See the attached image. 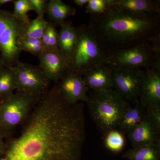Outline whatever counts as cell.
Segmentation results:
<instances>
[{
    "label": "cell",
    "mask_w": 160,
    "mask_h": 160,
    "mask_svg": "<svg viewBox=\"0 0 160 160\" xmlns=\"http://www.w3.org/2000/svg\"><path fill=\"white\" fill-rule=\"evenodd\" d=\"M84 105H69L58 82L40 97L18 137L6 143L7 160H81L86 138Z\"/></svg>",
    "instance_id": "cell-1"
},
{
    "label": "cell",
    "mask_w": 160,
    "mask_h": 160,
    "mask_svg": "<svg viewBox=\"0 0 160 160\" xmlns=\"http://www.w3.org/2000/svg\"><path fill=\"white\" fill-rule=\"evenodd\" d=\"M88 26L106 58L119 50L151 42L160 33V14L136 13L111 6L102 14L90 15Z\"/></svg>",
    "instance_id": "cell-2"
},
{
    "label": "cell",
    "mask_w": 160,
    "mask_h": 160,
    "mask_svg": "<svg viewBox=\"0 0 160 160\" xmlns=\"http://www.w3.org/2000/svg\"><path fill=\"white\" fill-rule=\"evenodd\" d=\"M86 103L92 119L103 135L117 128L124 111L130 106L113 89L92 91Z\"/></svg>",
    "instance_id": "cell-3"
},
{
    "label": "cell",
    "mask_w": 160,
    "mask_h": 160,
    "mask_svg": "<svg viewBox=\"0 0 160 160\" xmlns=\"http://www.w3.org/2000/svg\"><path fill=\"white\" fill-rule=\"evenodd\" d=\"M105 64L111 68L145 69L160 66V34L151 42L122 49L109 55Z\"/></svg>",
    "instance_id": "cell-4"
},
{
    "label": "cell",
    "mask_w": 160,
    "mask_h": 160,
    "mask_svg": "<svg viewBox=\"0 0 160 160\" xmlns=\"http://www.w3.org/2000/svg\"><path fill=\"white\" fill-rule=\"evenodd\" d=\"M77 28V42L70 58V71L83 76L92 67L105 64L106 56L88 25L82 24Z\"/></svg>",
    "instance_id": "cell-5"
},
{
    "label": "cell",
    "mask_w": 160,
    "mask_h": 160,
    "mask_svg": "<svg viewBox=\"0 0 160 160\" xmlns=\"http://www.w3.org/2000/svg\"><path fill=\"white\" fill-rule=\"evenodd\" d=\"M27 24L0 8V53L4 67L11 68L20 62L22 51L18 43Z\"/></svg>",
    "instance_id": "cell-6"
},
{
    "label": "cell",
    "mask_w": 160,
    "mask_h": 160,
    "mask_svg": "<svg viewBox=\"0 0 160 160\" xmlns=\"http://www.w3.org/2000/svg\"><path fill=\"white\" fill-rule=\"evenodd\" d=\"M41 96L17 92L10 97L0 102V135L3 138L8 137L16 127L22 124Z\"/></svg>",
    "instance_id": "cell-7"
},
{
    "label": "cell",
    "mask_w": 160,
    "mask_h": 160,
    "mask_svg": "<svg viewBox=\"0 0 160 160\" xmlns=\"http://www.w3.org/2000/svg\"><path fill=\"white\" fill-rule=\"evenodd\" d=\"M12 68L15 75L17 92L41 96L48 90L50 82L39 67L19 62Z\"/></svg>",
    "instance_id": "cell-8"
},
{
    "label": "cell",
    "mask_w": 160,
    "mask_h": 160,
    "mask_svg": "<svg viewBox=\"0 0 160 160\" xmlns=\"http://www.w3.org/2000/svg\"><path fill=\"white\" fill-rule=\"evenodd\" d=\"M111 68L113 89L129 105H133L138 102L144 69Z\"/></svg>",
    "instance_id": "cell-9"
},
{
    "label": "cell",
    "mask_w": 160,
    "mask_h": 160,
    "mask_svg": "<svg viewBox=\"0 0 160 160\" xmlns=\"http://www.w3.org/2000/svg\"><path fill=\"white\" fill-rule=\"evenodd\" d=\"M38 57L39 67L49 82H59L70 71V59L60 50L44 51Z\"/></svg>",
    "instance_id": "cell-10"
},
{
    "label": "cell",
    "mask_w": 160,
    "mask_h": 160,
    "mask_svg": "<svg viewBox=\"0 0 160 160\" xmlns=\"http://www.w3.org/2000/svg\"><path fill=\"white\" fill-rule=\"evenodd\" d=\"M139 102L146 109L160 107V66L144 70Z\"/></svg>",
    "instance_id": "cell-11"
},
{
    "label": "cell",
    "mask_w": 160,
    "mask_h": 160,
    "mask_svg": "<svg viewBox=\"0 0 160 160\" xmlns=\"http://www.w3.org/2000/svg\"><path fill=\"white\" fill-rule=\"evenodd\" d=\"M58 83L63 98L69 105L88 102L89 89L84 82L82 76L70 71Z\"/></svg>",
    "instance_id": "cell-12"
},
{
    "label": "cell",
    "mask_w": 160,
    "mask_h": 160,
    "mask_svg": "<svg viewBox=\"0 0 160 160\" xmlns=\"http://www.w3.org/2000/svg\"><path fill=\"white\" fill-rule=\"evenodd\" d=\"M85 84L92 91L113 89L112 71L106 64L92 67L83 76Z\"/></svg>",
    "instance_id": "cell-13"
},
{
    "label": "cell",
    "mask_w": 160,
    "mask_h": 160,
    "mask_svg": "<svg viewBox=\"0 0 160 160\" xmlns=\"http://www.w3.org/2000/svg\"><path fill=\"white\" fill-rule=\"evenodd\" d=\"M160 130L147 116L127 136L132 148L153 143H160Z\"/></svg>",
    "instance_id": "cell-14"
},
{
    "label": "cell",
    "mask_w": 160,
    "mask_h": 160,
    "mask_svg": "<svg viewBox=\"0 0 160 160\" xmlns=\"http://www.w3.org/2000/svg\"><path fill=\"white\" fill-rule=\"evenodd\" d=\"M111 6L136 13L160 14L159 0H112Z\"/></svg>",
    "instance_id": "cell-15"
},
{
    "label": "cell",
    "mask_w": 160,
    "mask_h": 160,
    "mask_svg": "<svg viewBox=\"0 0 160 160\" xmlns=\"http://www.w3.org/2000/svg\"><path fill=\"white\" fill-rule=\"evenodd\" d=\"M146 116V109L139 102L130 105L124 111L117 128L123 134H128Z\"/></svg>",
    "instance_id": "cell-16"
},
{
    "label": "cell",
    "mask_w": 160,
    "mask_h": 160,
    "mask_svg": "<svg viewBox=\"0 0 160 160\" xmlns=\"http://www.w3.org/2000/svg\"><path fill=\"white\" fill-rule=\"evenodd\" d=\"M58 32V47L62 53L69 59L73 53L78 39L77 28L70 21H66L60 26Z\"/></svg>",
    "instance_id": "cell-17"
},
{
    "label": "cell",
    "mask_w": 160,
    "mask_h": 160,
    "mask_svg": "<svg viewBox=\"0 0 160 160\" xmlns=\"http://www.w3.org/2000/svg\"><path fill=\"white\" fill-rule=\"evenodd\" d=\"M46 13L55 26H61L67 18L75 15L76 9L61 0H50L47 2Z\"/></svg>",
    "instance_id": "cell-18"
},
{
    "label": "cell",
    "mask_w": 160,
    "mask_h": 160,
    "mask_svg": "<svg viewBox=\"0 0 160 160\" xmlns=\"http://www.w3.org/2000/svg\"><path fill=\"white\" fill-rule=\"evenodd\" d=\"M122 157L128 160H160V143L134 147L126 151Z\"/></svg>",
    "instance_id": "cell-19"
},
{
    "label": "cell",
    "mask_w": 160,
    "mask_h": 160,
    "mask_svg": "<svg viewBox=\"0 0 160 160\" xmlns=\"http://www.w3.org/2000/svg\"><path fill=\"white\" fill-rule=\"evenodd\" d=\"M16 89L14 72L12 67H5L0 72V102L10 97Z\"/></svg>",
    "instance_id": "cell-20"
},
{
    "label": "cell",
    "mask_w": 160,
    "mask_h": 160,
    "mask_svg": "<svg viewBox=\"0 0 160 160\" xmlns=\"http://www.w3.org/2000/svg\"><path fill=\"white\" fill-rule=\"evenodd\" d=\"M49 24V22L46 21L44 18L38 17L30 20L26 25L21 38L41 40Z\"/></svg>",
    "instance_id": "cell-21"
},
{
    "label": "cell",
    "mask_w": 160,
    "mask_h": 160,
    "mask_svg": "<svg viewBox=\"0 0 160 160\" xmlns=\"http://www.w3.org/2000/svg\"><path fill=\"white\" fill-rule=\"evenodd\" d=\"M105 147L109 150L118 152L124 148L126 142L124 134L117 129L110 130L104 135Z\"/></svg>",
    "instance_id": "cell-22"
},
{
    "label": "cell",
    "mask_w": 160,
    "mask_h": 160,
    "mask_svg": "<svg viewBox=\"0 0 160 160\" xmlns=\"http://www.w3.org/2000/svg\"><path fill=\"white\" fill-rule=\"evenodd\" d=\"M44 51L59 50L58 47V32L55 26L49 22V25L41 39Z\"/></svg>",
    "instance_id": "cell-23"
},
{
    "label": "cell",
    "mask_w": 160,
    "mask_h": 160,
    "mask_svg": "<svg viewBox=\"0 0 160 160\" xmlns=\"http://www.w3.org/2000/svg\"><path fill=\"white\" fill-rule=\"evenodd\" d=\"M18 46L22 51H25L34 56L39 55L44 51L41 40L28 38H21Z\"/></svg>",
    "instance_id": "cell-24"
},
{
    "label": "cell",
    "mask_w": 160,
    "mask_h": 160,
    "mask_svg": "<svg viewBox=\"0 0 160 160\" xmlns=\"http://www.w3.org/2000/svg\"><path fill=\"white\" fill-rule=\"evenodd\" d=\"M112 0H89L86 6V13L97 15L105 13L111 6Z\"/></svg>",
    "instance_id": "cell-25"
},
{
    "label": "cell",
    "mask_w": 160,
    "mask_h": 160,
    "mask_svg": "<svg viewBox=\"0 0 160 160\" xmlns=\"http://www.w3.org/2000/svg\"><path fill=\"white\" fill-rule=\"evenodd\" d=\"M13 3L14 11L12 13L25 22L29 23L30 20L27 13L33 10L29 0H16Z\"/></svg>",
    "instance_id": "cell-26"
},
{
    "label": "cell",
    "mask_w": 160,
    "mask_h": 160,
    "mask_svg": "<svg viewBox=\"0 0 160 160\" xmlns=\"http://www.w3.org/2000/svg\"><path fill=\"white\" fill-rule=\"evenodd\" d=\"M32 10L36 12L38 17L44 18L46 13L47 2L46 0H29Z\"/></svg>",
    "instance_id": "cell-27"
},
{
    "label": "cell",
    "mask_w": 160,
    "mask_h": 160,
    "mask_svg": "<svg viewBox=\"0 0 160 160\" xmlns=\"http://www.w3.org/2000/svg\"><path fill=\"white\" fill-rule=\"evenodd\" d=\"M146 116L160 130V107L146 109Z\"/></svg>",
    "instance_id": "cell-28"
},
{
    "label": "cell",
    "mask_w": 160,
    "mask_h": 160,
    "mask_svg": "<svg viewBox=\"0 0 160 160\" xmlns=\"http://www.w3.org/2000/svg\"><path fill=\"white\" fill-rule=\"evenodd\" d=\"M6 149V143L4 142L3 138L0 135V158L5 154Z\"/></svg>",
    "instance_id": "cell-29"
},
{
    "label": "cell",
    "mask_w": 160,
    "mask_h": 160,
    "mask_svg": "<svg viewBox=\"0 0 160 160\" xmlns=\"http://www.w3.org/2000/svg\"><path fill=\"white\" fill-rule=\"evenodd\" d=\"M89 0H74L73 2L79 7H83L86 6Z\"/></svg>",
    "instance_id": "cell-30"
},
{
    "label": "cell",
    "mask_w": 160,
    "mask_h": 160,
    "mask_svg": "<svg viewBox=\"0 0 160 160\" xmlns=\"http://www.w3.org/2000/svg\"><path fill=\"white\" fill-rule=\"evenodd\" d=\"M12 0H0V6L7 4V3L13 2Z\"/></svg>",
    "instance_id": "cell-31"
},
{
    "label": "cell",
    "mask_w": 160,
    "mask_h": 160,
    "mask_svg": "<svg viewBox=\"0 0 160 160\" xmlns=\"http://www.w3.org/2000/svg\"><path fill=\"white\" fill-rule=\"evenodd\" d=\"M0 66H4V65H3L2 61V58H1V53H0Z\"/></svg>",
    "instance_id": "cell-32"
},
{
    "label": "cell",
    "mask_w": 160,
    "mask_h": 160,
    "mask_svg": "<svg viewBox=\"0 0 160 160\" xmlns=\"http://www.w3.org/2000/svg\"><path fill=\"white\" fill-rule=\"evenodd\" d=\"M4 68H5V67H4V66H0V72L2 71V70Z\"/></svg>",
    "instance_id": "cell-33"
},
{
    "label": "cell",
    "mask_w": 160,
    "mask_h": 160,
    "mask_svg": "<svg viewBox=\"0 0 160 160\" xmlns=\"http://www.w3.org/2000/svg\"><path fill=\"white\" fill-rule=\"evenodd\" d=\"M1 106H0V125H1Z\"/></svg>",
    "instance_id": "cell-34"
}]
</instances>
